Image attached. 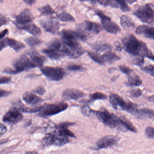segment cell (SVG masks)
Returning a JSON list of instances; mask_svg holds the SVG:
<instances>
[{
	"mask_svg": "<svg viewBox=\"0 0 154 154\" xmlns=\"http://www.w3.org/2000/svg\"><path fill=\"white\" fill-rule=\"evenodd\" d=\"M8 141V140L6 139H3L0 140V144H4V143H6Z\"/></svg>",
	"mask_w": 154,
	"mask_h": 154,
	"instance_id": "obj_55",
	"label": "cell"
},
{
	"mask_svg": "<svg viewBox=\"0 0 154 154\" xmlns=\"http://www.w3.org/2000/svg\"><path fill=\"white\" fill-rule=\"evenodd\" d=\"M91 112L95 114L100 121L108 127L112 128H117L123 131H128L123 125L120 117L119 118L104 108L98 111L91 109Z\"/></svg>",
	"mask_w": 154,
	"mask_h": 154,
	"instance_id": "obj_2",
	"label": "cell"
},
{
	"mask_svg": "<svg viewBox=\"0 0 154 154\" xmlns=\"http://www.w3.org/2000/svg\"><path fill=\"white\" fill-rule=\"evenodd\" d=\"M25 42L29 46L34 47L42 43L41 40L36 37H29L25 39Z\"/></svg>",
	"mask_w": 154,
	"mask_h": 154,
	"instance_id": "obj_35",
	"label": "cell"
},
{
	"mask_svg": "<svg viewBox=\"0 0 154 154\" xmlns=\"http://www.w3.org/2000/svg\"><path fill=\"white\" fill-rule=\"evenodd\" d=\"M27 55L30 57L36 67H41L45 63V57L40 55L35 49H32L27 53Z\"/></svg>",
	"mask_w": 154,
	"mask_h": 154,
	"instance_id": "obj_18",
	"label": "cell"
},
{
	"mask_svg": "<svg viewBox=\"0 0 154 154\" xmlns=\"http://www.w3.org/2000/svg\"><path fill=\"white\" fill-rule=\"evenodd\" d=\"M116 49H117V51L120 52L122 49L121 47L119 45H116Z\"/></svg>",
	"mask_w": 154,
	"mask_h": 154,
	"instance_id": "obj_54",
	"label": "cell"
},
{
	"mask_svg": "<svg viewBox=\"0 0 154 154\" xmlns=\"http://www.w3.org/2000/svg\"><path fill=\"white\" fill-rule=\"evenodd\" d=\"M117 4L120 9L123 12H128L131 10L130 8L128 5V3L132 4L136 2V0H113Z\"/></svg>",
	"mask_w": 154,
	"mask_h": 154,
	"instance_id": "obj_25",
	"label": "cell"
},
{
	"mask_svg": "<svg viewBox=\"0 0 154 154\" xmlns=\"http://www.w3.org/2000/svg\"><path fill=\"white\" fill-rule=\"evenodd\" d=\"M130 94L133 97L138 98L142 94V91L140 89H133L130 92Z\"/></svg>",
	"mask_w": 154,
	"mask_h": 154,
	"instance_id": "obj_44",
	"label": "cell"
},
{
	"mask_svg": "<svg viewBox=\"0 0 154 154\" xmlns=\"http://www.w3.org/2000/svg\"><path fill=\"white\" fill-rule=\"evenodd\" d=\"M120 118L123 125L125 126L127 130L129 131L134 133H137V128L126 117L124 116H121Z\"/></svg>",
	"mask_w": 154,
	"mask_h": 154,
	"instance_id": "obj_30",
	"label": "cell"
},
{
	"mask_svg": "<svg viewBox=\"0 0 154 154\" xmlns=\"http://www.w3.org/2000/svg\"><path fill=\"white\" fill-rule=\"evenodd\" d=\"M91 46L92 48L97 52H109L112 49L111 46L106 44H92Z\"/></svg>",
	"mask_w": 154,
	"mask_h": 154,
	"instance_id": "obj_29",
	"label": "cell"
},
{
	"mask_svg": "<svg viewBox=\"0 0 154 154\" xmlns=\"http://www.w3.org/2000/svg\"><path fill=\"white\" fill-rule=\"evenodd\" d=\"M40 70L43 74L50 81L58 82L64 77L65 72L63 68L53 66H41Z\"/></svg>",
	"mask_w": 154,
	"mask_h": 154,
	"instance_id": "obj_7",
	"label": "cell"
},
{
	"mask_svg": "<svg viewBox=\"0 0 154 154\" xmlns=\"http://www.w3.org/2000/svg\"><path fill=\"white\" fill-rule=\"evenodd\" d=\"M87 53L89 57L95 63H97L100 65H105V61L103 60L101 56H100L99 54L92 52H88Z\"/></svg>",
	"mask_w": 154,
	"mask_h": 154,
	"instance_id": "obj_32",
	"label": "cell"
},
{
	"mask_svg": "<svg viewBox=\"0 0 154 154\" xmlns=\"http://www.w3.org/2000/svg\"><path fill=\"white\" fill-rule=\"evenodd\" d=\"M42 109V106H35L33 107H26L23 104L20 105L18 109L19 110L28 113H35V112H39Z\"/></svg>",
	"mask_w": 154,
	"mask_h": 154,
	"instance_id": "obj_31",
	"label": "cell"
},
{
	"mask_svg": "<svg viewBox=\"0 0 154 154\" xmlns=\"http://www.w3.org/2000/svg\"><path fill=\"white\" fill-rule=\"evenodd\" d=\"M120 24L122 27L126 30H133L135 27V24L129 17L122 16L120 17Z\"/></svg>",
	"mask_w": 154,
	"mask_h": 154,
	"instance_id": "obj_23",
	"label": "cell"
},
{
	"mask_svg": "<svg viewBox=\"0 0 154 154\" xmlns=\"http://www.w3.org/2000/svg\"><path fill=\"white\" fill-rule=\"evenodd\" d=\"M8 41V46L13 48L16 52H20V50L25 48L26 46L21 42L17 41L12 38H7Z\"/></svg>",
	"mask_w": 154,
	"mask_h": 154,
	"instance_id": "obj_26",
	"label": "cell"
},
{
	"mask_svg": "<svg viewBox=\"0 0 154 154\" xmlns=\"http://www.w3.org/2000/svg\"><path fill=\"white\" fill-rule=\"evenodd\" d=\"M83 27L85 31L94 32L97 34H99L102 29L100 25L91 21H85Z\"/></svg>",
	"mask_w": 154,
	"mask_h": 154,
	"instance_id": "obj_22",
	"label": "cell"
},
{
	"mask_svg": "<svg viewBox=\"0 0 154 154\" xmlns=\"http://www.w3.org/2000/svg\"><path fill=\"white\" fill-rule=\"evenodd\" d=\"M135 33L137 35H142L147 38L154 39V29L153 27H150L145 25L140 26L136 28Z\"/></svg>",
	"mask_w": 154,
	"mask_h": 154,
	"instance_id": "obj_19",
	"label": "cell"
},
{
	"mask_svg": "<svg viewBox=\"0 0 154 154\" xmlns=\"http://www.w3.org/2000/svg\"><path fill=\"white\" fill-rule=\"evenodd\" d=\"M109 102L114 109H121L133 114L134 112L138 109L136 103L130 101H126L122 97L115 94H110Z\"/></svg>",
	"mask_w": 154,
	"mask_h": 154,
	"instance_id": "obj_4",
	"label": "cell"
},
{
	"mask_svg": "<svg viewBox=\"0 0 154 154\" xmlns=\"http://www.w3.org/2000/svg\"><path fill=\"white\" fill-rule=\"evenodd\" d=\"M142 82L139 76L134 73L128 76V80L126 84L128 86H138L142 84Z\"/></svg>",
	"mask_w": 154,
	"mask_h": 154,
	"instance_id": "obj_27",
	"label": "cell"
},
{
	"mask_svg": "<svg viewBox=\"0 0 154 154\" xmlns=\"http://www.w3.org/2000/svg\"><path fill=\"white\" fill-rule=\"evenodd\" d=\"M40 24L42 27L47 32L53 35L58 33L60 24L55 19L49 18L41 20Z\"/></svg>",
	"mask_w": 154,
	"mask_h": 154,
	"instance_id": "obj_14",
	"label": "cell"
},
{
	"mask_svg": "<svg viewBox=\"0 0 154 154\" xmlns=\"http://www.w3.org/2000/svg\"><path fill=\"white\" fill-rule=\"evenodd\" d=\"M7 128L5 125L2 123H0V137L3 136L7 132Z\"/></svg>",
	"mask_w": 154,
	"mask_h": 154,
	"instance_id": "obj_47",
	"label": "cell"
},
{
	"mask_svg": "<svg viewBox=\"0 0 154 154\" xmlns=\"http://www.w3.org/2000/svg\"><path fill=\"white\" fill-rule=\"evenodd\" d=\"M8 29H5L0 32V39L3 38L8 34Z\"/></svg>",
	"mask_w": 154,
	"mask_h": 154,
	"instance_id": "obj_52",
	"label": "cell"
},
{
	"mask_svg": "<svg viewBox=\"0 0 154 154\" xmlns=\"http://www.w3.org/2000/svg\"><path fill=\"white\" fill-rule=\"evenodd\" d=\"M119 68L120 70L122 72L127 75L128 76H130V75L135 73L132 69H131L130 68L128 67V66H119Z\"/></svg>",
	"mask_w": 154,
	"mask_h": 154,
	"instance_id": "obj_38",
	"label": "cell"
},
{
	"mask_svg": "<svg viewBox=\"0 0 154 154\" xmlns=\"http://www.w3.org/2000/svg\"><path fill=\"white\" fill-rule=\"evenodd\" d=\"M11 94V92L0 89V98L7 97V96H8Z\"/></svg>",
	"mask_w": 154,
	"mask_h": 154,
	"instance_id": "obj_49",
	"label": "cell"
},
{
	"mask_svg": "<svg viewBox=\"0 0 154 154\" xmlns=\"http://www.w3.org/2000/svg\"><path fill=\"white\" fill-rule=\"evenodd\" d=\"M140 68L143 72H145L146 73L149 74L152 77H154V66L152 65H149L145 66V67H141Z\"/></svg>",
	"mask_w": 154,
	"mask_h": 154,
	"instance_id": "obj_39",
	"label": "cell"
},
{
	"mask_svg": "<svg viewBox=\"0 0 154 154\" xmlns=\"http://www.w3.org/2000/svg\"><path fill=\"white\" fill-rule=\"evenodd\" d=\"M144 57H139L136 58L134 62V63L136 65L138 66L141 67L143 65L144 63Z\"/></svg>",
	"mask_w": 154,
	"mask_h": 154,
	"instance_id": "obj_46",
	"label": "cell"
},
{
	"mask_svg": "<svg viewBox=\"0 0 154 154\" xmlns=\"http://www.w3.org/2000/svg\"><path fill=\"white\" fill-rule=\"evenodd\" d=\"M38 10L40 12V14L43 16H50V15H53L55 13L54 10L48 4L45 5L42 8H39Z\"/></svg>",
	"mask_w": 154,
	"mask_h": 154,
	"instance_id": "obj_33",
	"label": "cell"
},
{
	"mask_svg": "<svg viewBox=\"0 0 154 154\" xmlns=\"http://www.w3.org/2000/svg\"><path fill=\"white\" fill-rule=\"evenodd\" d=\"M68 105L65 103H45L42 105V109L38 115L41 117H49L60 113L68 108Z\"/></svg>",
	"mask_w": 154,
	"mask_h": 154,
	"instance_id": "obj_5",
	"label": "cell"
},
{
	"mask_svg": "<svg viewBox=\"0 0 154 154\" xmlns=\"http://www.w3.org/2000/svg\"><path fill=\"white\" fill-rule=\"evenodd\" d=\"M95 14L100 18L102 24L104 29L111 34H116L119 33L121 29L115 22L112 21L109 17L104 15L100 11H95Z\"/></svg>",
	"mask_w": 154,
	"mask_h": 154,
	"instance_id": "obj_11",
	"label": "cell"
},
{
	"mask_svg": "<svg viewBox=\"0 0 154 154\" xmlns=\"http://www.w3.org/2000/svg\"><path fill=\"white\" fill-rule=\"evenodd\" d=\"M20 29L29 32L35 37L39 36L42 34V32L40 28L34 24L24 26Z\"/></svg>",
	"mask_w": 154,
	"mask_h": 154,
	"instance_id": "obj_24",
	"label": "cell"
},
{
	"mask_svg": "<svg viewBox=\"0 0 154 154\" xmlns=\"http://www.w3.org/2000/svg\"><path fill=\"white\" fill-rule=\"evenodd\" d=\"M3 0H0V4H2V3H3Z\"/></svg>",
	"mask_w": 154,
	"mask_h": 154,
	"instance_id": "obj_58",
	"label": "cell"
},
{
	"mask_svg": "<svg viewBox=\"0 0 154 154\" xmlns=\"http://www.w3.org/2000/svg\"><path fill=\"white\" fill-rule=\"evenodd\" d=\"M81 1H89V0H80ZM91 1H94L95 0H91Z\"/></svg>",
	"mask_w": 154,
	"mask_h": 154,
	"instance_id": "obj_57",
	"label": "cell"
},
{
	"mask_svg": "<svg viewBox=\"0 0 154 154\" xmlns=\"http://www.w3.org/2000/svg\"><path fill=\"white\" fill-rule=\"evenodd\" d=\"M62 41L71 50L73 58H76L85 53L84 50L77 41V38L72 31L65 30L61 34Z\"/></svg>",
	"mask_w": 154,
	"mask_h": 154,
	"instance_id": "obj_3",
	"label": "cell"
},
{
	"mask_svg": "<svg viewBox=\"0 0 154 154\" xmlns=\"http://www.w3.org/2000/svg\"><path fill=\"white\" fill-rule=\"evenodd\" d=\"M23 116L17 108H11L8 111L2 118V121L9 124H15L23 119Z\"/></svg>",
	"mask_w": 154,
	"mask_h": 154,
	"instance_id": "obj_13",
	"label": "cell"
},
{
	"mask_svg": "<svg viewBox=\"0 0 154 154\" xmlns=\"http://www.w3.org/2000/svg\"><path fill=\"white\" fill-rule=\"evenodd\" d=\"M96 1L100 5L107 7L110 6L113 8H119L118 4L113 0H96Z\"/></svg>",
	"mask_w": 154,
	"mask_h": 154,
	"instance_id": "obj_37",
	"label": "cell"
},
{
	"mask_svg": "<svg viewBox=\"0 0 154 154\" xmlns=\"http://www.w3.org/2000/svg\"><path fill=\"white\" fill-rule=\"evenodd\" d=\"M133 114L137 118L152 119L154 118V113L153 110L144 108L137 109Z\"/></svg>",
	"mask_w": 154,
	"mask_h": 154,
	"instance_id": "obj_21",
	"label": "cell"
},
{
	"mask_svg": "<svg viewBox=\"0 0 154 154\" xmlns=\"http://www.w3.org/2000/svg\"><path fill=\"white\" fill-rule=\"evenodd\" d=\"M104 61H107L109 63H112L113 62L119 60L120 57L115 53L111 52L110 51L107 52L101 56Z\"/></svg>",
	"mask_w": 154,
	"mask_h": 154,
	"instance_id": "obj_28",
	"label": "cell"
},
{
	"mask_svg": "<svg viewBox=\"0 0 154 154\" xmlns=\"http://www.w3.org/2000/svg\"><path fill=\"white\" fill-rule=\"evenodd\" d=\"M67 69L69 71H82L85 70L84 68L79 65L72 64L70 65L67 66Z\"/></svg>",
	"mask_w": 154,
	"mask_h": 154,
	"instance_id": "obj_41",
	"label": "cell"
},
{
	"mask_svg": "<svg viewBox=\"0 0 154 154\" xmlns=\"http://www.w3.org/2000/svg\"><path fill=\"white\" fill-rule=\"evenodd\" d=\"M44 142L48 146H62L70 142L68 137L59 135L55 132L48 133L44 139Z\"/></svg>",
	"mask_w": 154,
	"mask_h": 154,
	"instance_id": "obj_10",
	"label": "cell"
},
{
	"mask_svg": "<svg viewBox=\"0 0 154 154\" xmlns=\"http://www.w3.org/2000/svg\"><path fill=\"white\" fill-rule=\"evenodd\" d=\"M8 46V41H7V38H5V39L0 41V52L5 48L7 47Z\"/></svg>",
	"mask_w": 154,
	"mask_h": 154,
	"instance_id": "obj_48",
	"label": "cell"
},
{
	"mask_svg": "<svg viewBox=\"0 0 154 154\" xmlns=\"http://www.w3.org/2000/svg\"><path fill=\"white\" fill-rule=\"evenodd\" d=\"M119 140V138L113 135H109L102 137L98 140L96 143L91 149L94 150H99L107 148L116 145Z\"/></svg>",
	"mask_w": 154,
	"mask_h": 154,
	"instance_id": "obj_12",
	"label": "cell"
},
{
	"mask_svg": "<svg viewBox=\"0 0 154 154\" xmlns=\"http://www.w3.org/2000/svg\"><path fill=\"white\" fill-rule=\"evenodd\" d=\"M57 17L63 22H74L75 21L74 18L67 12H63L57 15Z\"/></svg>",
	"mask_w": 154,
	"mask_h": 154,
	"instance_id": "obj_34",
	"label": "cell"
},
{
	"mask_svg": "<svg viewBox=\"0 0 154 154\" xmlns=\"http://www.w3.org/2000/svg\"><path fill=\"white\" fill-rule=\"evenodd\" d=\"M91 109L89 106L87 105H84L82 107V112L83 115L86 117H89L92 113Z\"/></svg>",
	"mask_w": 154,
	"mask_h": 154,
	"instance_id": "obj_42",
	"label": "cell"
},
{
	"mask_svg": "<svg viewBox=\"0 0 154 154\" xmlns=\"http://www.w3.org/2000/svg\"><path fill=\"white\" fill-rule=\"evenodd\" d=\"M148 100L150 102H154V95H152L150 97L148 98Z\"/></svg>",
	"mask_w": 154,
	"mask_h": 154,
	"instance_id": "obj_53",
	"label": "cell"
},
{
	"mask_svg": "<svg viewBox=\"0 0 154 154\" xmlns=\"http://www.w3.org/2000/svg\"><path fill=\"white\" fill-rule=\"evenodd\" d=\"M8 23V20L4 16L0 14V26L6 25Z\"/></svg>",
	"mask_w": 154,
	"mask_h": 154,
	"instance_id": "obj_50",
	"label": "cell"
},
{
	"mask_svg": "<svg viewBox=\"0 0 154 154\" xmlns=\"http://www.w3.org/2000/svg\"><path fill=\"white\" fill-rule=\"evenodd\" d=\"M133 14L144 23L152 24L154 22V10L149 4L140 7Z\"/></svg>",
	"mask_w": 154,
	"mask_h": 154,
	"instance_id": "obj_8",
	"label": "cell"
},
{
	"mask_svg": "<svg viewBox=\"0 0 154 154\" xmlns=\"http://www.w3.org/2000/svg\"><path fill=\"white\" fill-rule=\"evenodd\" d=\"M11 82V77L8 76H0V84H6Z\"/></svg>",
	"mask_w": 154,
	"mask_h": 154,
	"instance_id": "obj_45",
	"label": "cell"
},
{
	"mask_svg": "<svg viewBox=\"0 0 154 154\" xmlns=\"http://www.w3.org/2000/svg\"><path fill=\"white\" fill-rule=\"evenodd\" d=\"M63 44L56 38L51 42L47 48L43 50V53L52 60H59L64 57L61 52Z\"/></svg>",
	"mask_w": 154,
	"mask_h": 154,
	"instance_id": "obj_6",
	"label": "cell"
},
{
	"mask_svg": "<svg viewBox=\"0 0 154 154\" xmlns=\"http://www.w3.org/2000/svg\"><path fill=\"white\" fill-rule=\"evenodd\" d=\"M23 1L29 6H31L35 4L36 2V0H23Z\"/></svg>",
	"mask_w": 154,
	"mask_h": 154,
	"instance_id": "obj_51",
	"label": "cell"
},
{
	"mask_svg": "<svg viewBox=\"0 0 154 154\" xmlns=\"http://www.w3.org/2000/svg\"><path fill=\"white\" fill-rule=\"evenodd\" d=\"M85 94L82 91L74 89H66L62 94V98L65 100H79L85 96Z\"/></svg>",
	"mask_w": 154,
	"mask_h": 154,
	"instance_id": "obj_16",
	"label": "cell"
},
{
	"mask_svg": "<svg viewBox=\"0 0 154 154\" xmlns=\"http://www.w3.org/2000/svg\"><path fill=\"white\" fill-rule=\"evenodd\" d=\"M90 101L92 102L96 100H106L108 99V96L101 92H95L90 95Z\"/></svg>",
	"mask_w": 154,
	"mask_h": 154,
	"instance_id": "obj_36",
	"label": "cell"
},
{
	"mask_svg": "<svg viewBox=\"0 0 154 154\" xmlns=\"http://www.w3.org/2000/svg\"><path fill=\"white\" fill-rule=\"evenodd\" d=\"M22 98L26 103L30 105H36L43 101V99L41 97L29 92H25L23 94Z\"/></svg>",
	"mask_w": 154,
	"mask_h": 154,
	"instance_id": "obj_20",
	"label": "cell"
},
{
	"mask_svg": "<svg viewBox=\"0 0 154 154\" xmlns=\"http://www.w3.org/2000/svg\"><path fill=\"white\" fill-rule=\"evenodd\" d=\"M16 19L18 25L25 26L31 23L34 20V17L30 11L28 9H26L16 17Z\"/></svg>",
	"mask_w": 154,
	"mask_h": 154,
	"instance_id": "obj_15",
	"label": "cell"
},
{
	"mask_svg": "<svg viewBox=\"0 0 154 154\" xmlns=\"http://www.w3.org/2000/svg\"><path fill=\"white\" fill-rule=\"evenodd\" d=\"M26 153H28V154H31V153H33V154H35H35H36V153H37V152H26Z\"/></svg>",
	"mask_w": 154,
	"mask_h": 154,
	"instance_id": "obj_56",
	"label": "cell"
},
{
	"mask_svg": "<svg viewBox=\"0 0 154 154\" xmlns=\"http://www.w3.org/2000/svg\"><path fill=\"white\" fill-rule=\"evenodd\" d=\"M124 50L130 54L146 57L154 61V55L142 41L137 39L132 35H128L122 39Z\"/></svg>",
	"mask_w": 154,
	"mask_h": 154,
	"instance_id": "obj_1",
	"label": "cell"
},
{
	"mask_svg": "<svg viewBox=\"0 0 154 154\" xmlns=\"http://www.w3.org/2000/svg\"><path fill=\"white\" fill-rule=\"evenodd\" d=\"M14 71L16 74L36 67L35 66L27 54H24L15 60L13 63Z\"/></svg>",
	"mask_w": 154,
	"mask_h": 154,
	"instance_id": "obj_9",
	"label": "cell"
},
{
	"mask_svg": "<svg viewBox=\"0 0 154 154\" xmlns=\"http://www.w3.org/2000/svg\"><path fill=\"white\" fill-rule=\"evenodd\" d=\"M145 135L147 137L151 139H154V128L153 127H150V126L146 127L145 129Z\"/></svg>",
	"mask_w": 154,
	"mask_h": 154,
	"instance_id": "obj_40",
	"label": "cell"
},
{
	"mask_svg": "<svg viewBox=\"0 0 154 154\" xmlns=\"http://www.w3.org/2000/svg\"><path fill=\"white\" fill-rule=\"evenodd\" d=\"M75 123L74 122H62L57 127V134L65 137H70L72 138L76 137L75 135L68 129V127L71 126H73Z\"/></svg>",
	"mask_w": 154,
	"mask_h": 154,
	"instance_id": "obj_17",
	"label": "cell"
},
{
	"mask_svg": "<svg viewBox=\"0 0 154 154\" xmlns=\"http://www.w3.org/2000/svg\"><path fill=\"white\" fill-rule=\"evenodd\" d=\"M33 91L35 93L37 94L40 95H43L46 92L45 88L42 85L37 86L33 90Z\"/></svg>",
	"mask_w": 154,
	"mask_h": 154,
	"instance_id": "obj_43",
	"label": "cell"
}]
</instances>
